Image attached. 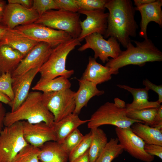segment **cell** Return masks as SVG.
Returning a JSON list of instances; mask_svg holds the SVG:
<instances>
[{
  "label": "cell",
  "instance_id": "cell-1",
  "mask_svg": "<svg viewBox=\"0 0 162 162\" xmlns=\"http://www.w3.org/2000/svg\"><path fill=\"white\" fill-rule=\"evenodd\" d=\"M109 11L107 29L104 38H116L126 48L130 37H135L138 25L135 19V10L130 0H107Z\"/></svg>",
  "mask_w": 162,
  "mask_h": 162
},
{
  "label": "cell",
  "instance_id": "cell-2",
  "mask_svg": "<svg viewBox=\"0 0 162 162\" xmlns=\"http://www.w3.org/2000/svg\"><path fill=\"white\" fill-rule=\"evenodd\" d=\"M126 48L116 58L109 59L105 66L111 68L113 74L118 73L119 68L128 65H144L146 62L162 61V52L151 40L142 41H130Z\"/></svg>",
  "mask_w": 162,
  "mask_h": 162
},
{
  "label": "cell",
  "instance_id": "cell-3",
  "mask_svg": "<svg viewBox=\"0 0 162 162\" xmlns=\"http://www.w3.org/2000/svg\"><path fill=\"white\" fill-rule=\"evenodd\" d=\"M39 92H29L22 104L13 112L6 113L4 125L9 126L18 121H25L31 124L44 122L51 127L54 123L52 114L43 103Z\"/></svg>",
  "mask_w": 162,
  "mask_h": 162
},
{
  "label": "cell",
  "instance_id": "cell-4",
  "mask_svg": "<svg viewBox=\"0 0 162 162\" xmlns=\"http://www.w3.org/2000/svg\"><path fill=\"white\" fill-rule=\"evenodd\" d=\"M81 45L77 39L72 38L53 48L47 60L40 68L39 72L40 77L38 82L50 80L60 76L68 79L70 77L74 71L66 68L67 58L76 46Z\"/></svg>",
  "mask_w": 162,
  "mask_h": 162
},
{
  "label": "cell",
  "instance_id": "cell-5",
  "mask_svg": "<svg viewBox=\"0 0 162 162\" xmlns=\"http://www.w3.org/2000/svg\"><path fill=\"white\" fill-rule=\"evenodd\" d=\"M125 108L117 106L114 103L107 102L101 106L88 119V127L91 129L97 128L101 125H111L116 127L126 128L130 127L134 123L144 122L128 118Z\"/></svg>",
  "mask_w": 162,
  "mask_h": 162
},
{
  "label": "cell",
  "instance_id": "cell-6",
  "mask_svg": "<svg viewBox=\"0 0 162 162\" xmlns=\"http://www.w3.org/2000/svg\"><path fill=\"white\" fill-rule=\"evenodd\" d=\"M80 14L64 10H50L44 13L34 23L63 31L74 39H77L81 32Z\"/></svg>",
  "mask_w": 162,
  "mask_h": 162
},
{
  "label": "cell",
  "instance_id": "cell-7",
  "mask_svg": "<svg viewBox=\"0 0 162 162\" xmlns=\"http://www.w3.org/2000/svg\"><path fill=\"white\" fill-rule=\"evenodd\" d=\"M28 144L23 136L22 121L5 126L0 132V162H12Z\"/></svg>",
  "mask_w": 162,
  "mask_h": 162
},
{
  "label": "cell",
  "instance_id": "cell-8",
  "mask_svg": "<svg viewBox=\"0 0 162 162\" xmlns=\"http://www.w3.org/2000/svg\"><path fill=\"white\" fill-rule=\"evenodd\" d=\"M75 93L70 88L42 93L43 101L52 114L55 122L74 112L75 107Z\"/></svg>",
  "mask_w": 162,
  "mask_h": 162
},
{
  "label": "cell",
  "instance_id": "cell-9",
  "mask_svg": "<svg viewBox=\"0 0 162 162\" xmlns=\"http://www.w3.org/2000/svg\"><path fill=\"white\" fill-rule=\"evenodd\" d=\"M22 35L39 43L43 42L54 48L72 38L66 32L33 23L14 28Z\"/></svg>",
  "mask_w": 162,
  "mask_h": 162
},
{
  "label": "cell",
  "instance_id": "cell-10",
  "mask_svg": "<svg viewBox=\"0 0 162 162\" xmlns=\"http://www.w3.org/2000/svg\"><path fill=\"white\" fill-rule=\"evenodd\" d=\"M86 43L79 48L78 50L83 51L88 49H92L94 52L95 59L98 58L105 63L109 60V58H116L122 51L120 43L114 37H111L107 40L101 34L95 33L86 37Z\"/></svg>",
  "mask_w": 162,
  "mask_h": 162
},
{
  "label": "cell",
  "instance_id": "cell-11",
  "mask_svg": "<svg viewBox=\"0 0 162 162\" xmlns=\"http://www.w3.org/2000/svg\"><path fill=\"white\" fill-rule=\"evenodd\" d=\"M115 130L119 144L132 156L145 162L154 160V156L145 151L144 142L132 131L130 127H116Z\"/></svg>",
  "mask_w": 162,
  "mask_h": 162
},
{
  "label": "cell",
  "instance_id": "cell-12",
  "mask_svg": "<svg viewBox=\"0 0 162 162\" xmlns=\"http://www.w3.org/2000/svg\"><path fill=\"white\" fill-rule=\"evenodd\" d=\"M48 44L39 42L22 60L11 73L12 78L20 77L31 69L41 66L47 60L53 49Z\"/></svg>",
  "mask_w": 162,
  "mask_h": 162
},
{
  "label": "cell",
  "instance_id": "cell-13",
  "mask_svg": "<svg viewBox=\"0 0 162 162\" xmlns=\"http://www.w3.org/2000/svg\"><path fill=\"white\" fill-rule=\"evenodd\" d=\"M39 16L32 8H27L20 4H7L4 11L2 22L9 29L34 23Z\"/></svg>",
  "mask_w": 162,
  "mask_h": 162
},
{
  "label": "cell",
  "instance_id": "cell-14",
  "mask_svg": "<svg viewBox=\"0 0 162 162\" xmlns=\"http://www.w3.org/2000/svg\"><path fill=\"white\" fill-rule=\"evenodd\" d=\"M24 138L29 144L40 148L45 143L57 141L56 134L53 127H51L44 122L30 123L22 121Z\"/></svg>",
  "mask_w": 162,
  "mask_h": 162
},
{
  "label": "cell",
  "instance_id": "cell-15",
  "mask_svg": "<svg viewBox=\"0 0 162 162\" xmlns=\"http://www.w3.org/2000/svg\"><path fill=\"white\" fill-rule=\"evenodd\" d=\"M78 13L86 16L84 20L80 22L81 32L77 39L80 42L92 34H105L107 28L108 12L105 13L103 10H80Z\"/></svg>",
  "mask_w": 162,
  "mask_h": 162
},
{
  "label": "cell",
  "instance_id": "cell-16",
  "mask_svg": "<svg viewBox=\"0 0 162 162\" xmlns=\"http://www.w3.org/2000/svg\"><path fill=\"white\" fill-rule=\"evenodd\" d=\"M40 67H37L31 69L20 77L12 78L14 98L8 104L11 107V112L15 111L26 100L29 93L32 83Z\"/></svg>",
  "mask_w": 162,
  "mask_h": 162
},
{
  "label": "cell",
  "instance_id": "cell-17",
  "mask_svg": "<svg viewBox=\"0 0 162 162\" xmlns=\"http://www.w3.org/2000/svg\"><path fill=\"white\" fill-rule=\"evenodd\" d=\"M162 0H155L151 3L135 7V10L140 13L141 20L140 24L139 36L144 39L148 38L147 28L148 24L151 22H154L162 26Z\"/></svg>",
  "mask_w": 162,
  "mask_h": 162
},
{
  "label": "cell",
  "instance_id": "cell-18",
  "mask_svg": "<svg viewBox=\"0 0 162 162\" xmlns=\"http://www.w3.org/2000/svg\"><path fill=\"white\" fill-rule=\"evenodd\" d=\"M117 86L130 92L133 97V100L130 104H126L127 112L150 108H158L161 105L157 101H150L149 98L148 92L147 88H135L125 85L118 84Z\"/></svg>",
  "mask_w": 162,
  "mask_h": 162
},
{
  "label": "cell",
  "instance_id": "cell-19",
  "mask_svg": "<svg viewBox=\"0 0 162 162\" xmlns=\"http://www.w3.org/2000/svg\"><path fill=\"white\" fill-rule=\"evenodd\" d=\"M78 80L79 87L75 93V107L73 113L77 115L80 113L82 108L87 105L91 98L104 93V91L99 90L97 85L93 82L81 78Z\"/></svg>",
  "mask_w": 162,
  "mask_h": 162
},
{
  "label": "cell",
  "instance_id": "cell-20",
  "mask_svg": "<svg viewBox=\"0 0 162 162\" xmlns=\"http://www.w3.org/2000/svg\"><path fill=\"white\" fill-rule=\"evenodd\" d=\"M112 74L111 68L98 63L94 58L90 56L81 79L97 85L110 80Z\"/></svg>",
  "mask_w": 162,
  "mask_h": 162
},
{
  "label": "cell",
  "instance_id": "cell-21",
  "mask_svg": "<svg viewBox=\"0 0 162 162\" xmlns=\"http://www.w3.org/2000/svg\"><path fill=\"white\" fill-rule=\"evenodd\" d=\"M0 41L18 51L24 58L38 43L22 35L14 29H8Z\"/></svg>",
  "mask_w": 162,
  "mask_h": 162
},
{
  "label": "cell",
  "instance_id": "cell-22",
  "mask_svg": "<svg viewBox=\"0 0 162 162\" xmlns=\"http://www.w3.org/2000/svg\"><path fill=\"white\" fill-rule=\"evenodd\" d=\"M24 58L18 51L0 41V72L11 73Z\"/></svg>",
  "mask_w": 162,
  "mask_h": 162
},
{
  "label": "cell",
  "instance_id": "cell-23",
  "mask_svg": "<svg viewBox=\"0 0 162 162\" xmlns=\"http://www.w3.org/2000/svg\"><path fill=\"white\" fill-rule=\"evenodd\" d=\"M38 159L42 162H67L69 154L56 141L45 143L40 148Z\"/></svg>",
  "mask_w": 162,
  "mask_h": 162
},
{
  "label": "cell",
  "instance_id": "cell-24",
  "mask_svg": "<svg viewBox=\"0 0 162 162\" xmlns=\"http://www.w3.org/2000/svg\"><path fill=\"white\" fill-rule=\"evenodd\" d=\"M89 120H82L78 115L72 113L66 116L53 125L57 141L61 144L64 140L80 126L88 122Z\"/></svg>",
  "mask_w": 162,
  "mask_h": 162
},
{
  "label": "cell",
  "instance_id": "cell-25",
  "mask_svg": "<svg viewBox=\"0 0 162 162\" xmlns=\"http://www.w3.org/2000/svg\"><path fill=\"white\" fill-rule=\"evenodd\" d=\"M130 128L145 144L162 146V130L140 122L134 123Z\"/></svg>",
  "mask_w": 162,
  "mask_h": 162
},
{
  "label": "cell",
  "instance_id": "cell-26",
  "mask_svg": "<svg viewBox=\"0 0 162 162\" xmlns=\"http://www.w3.org/2000/svg\"><path fill=\"white\" fill-rule=\"evenodd\" d=\"M92 141L88 150L89 162H95L107 142L106 134L101 129L97 128L91 129Z\"/></svg>",
  "mask_w": 162,
  "mask_h": 162
},
{
  "label": "cell",
  "instance_id": "cell-27",
  "mask_svg": "<svg viewBox=\"0 0 162 162\" xmlns=\"http://www.w3.org/2000/svg\"><path fill=\"white\" fill-rule=\"evenodd\" d=\"M71 86V83L68 79L60 76L50 80L41 82H38L32 89L45 93L70 89Z\"/></svg>",
  "mask_w": 162,
  "mask_h": 162
},
{
  "label": "cell",
  "instance_id": "cell-28",
  "mask_svg": "<svg viewBox=\"0 0 162 162\" xmlns=\"http://www.w3.org/2000/svg\"><path fill=\"white\" fill-rule=\"evenodd\" d=\"M124 150L117 138H111L95 162H111Z\"/></svg>",
  "mask_w": 162,
  "mask_h": 162
},
{
  "label": "cell",
  "instance_id": "cell-29",
  "mask_svg": "<svg viewBox=\"0 0 162 162\" xmlns=\"http://www.w3.org/2000/svg\"><path fill=\"white\" fill-rule=\"evenodd\" d=\"M158 108H150L127 112V115L130 118L141 121L145 124L152 126L157 114Z\"/></svg>",
  "mask_w": 162,
  "mask_h": 162
},
{
  "label": "cell",
  "instance_id": "cell-30",
  "mask_svg": "<svg viewBox=\"0 0 162 162\" xmlns=\"http://www.w3.org/2000/svg\"><path fill=\"white\" fill-rule=\"evenodd\" d=\"M40 151L39 148L28 144L16 155L12 162H39Z\"/></svg>",
  "mask_w": 162,
  "mask_h": 162
},
{
  "label": "cell",
  "instance_id": "cell-31",
  "mask_svg": "<svg viewBox=\"0 0 162 162\" xmlns=\"http://www.w3.org/2000/svg\"><path fill=\"white\" fill-rule=\"evenodd\" d=\"M92 138L91 131L84 135V137L76 146L69 153L68 160L71 162L81 156L88 151L91 142Z\"/></svg>",
  "mask_w": 162,
  "mask_h": 162
},
{
  "label": "cell",
  "instance_id": "cell-32",
  "mask_svg": "<svg viewBox=\"0 0 162 162\" xmlns=\"http://www.w3.org/2000/svg\"><path fill=\"white\" fill-rule=\"evenodd\" d=\"M84 136L77 128L69 134L60 144L63 149L69 154L81 141Z\"/></svg>",
  "mask_w": 162,
  "mask_h": 162
},
{
  "label": "cell",
  "instance_id": "cell-33",
  "mask_svg": "<svg viewBox=\"0 0 162 162\" xmlns=\"http://www.w3.org/2000/svg\"><path fill=\"white\" fill-rule=\"evenodd\" d=\"M12 82L10 73H7L1 74L0 77V92L8 96L11 101H13L14 98Z\"/></svg>",
  "mask_w": 162,
  "mask_h": 162
},
{
  "label": "cell",
  "instance_id": "cell-34",
  "mask_svg": "<svg viewBox=\"0 0 162 162\" xmlns=\"http://www.w3.org/2000/svg\"><path fill=\"white\" fill-rule=\"evenodd\" d=\"M107 0H76L80 10H105Z\"/></svg>",
  "mask_w": 162,
  "mask_h": 162
},
{
  "label": "cell",
  "instance_id": "cell-35",
  "mask_svg": "<svg viewBox=\"0 0 162 162\" xmlns=\"http://www.w3.org/2000/svg\"><path fill=\"white\" fill-rule=\"evenodd\" d=\"M32 8L37 12L39 17L47 11L59 10L54 0H34Z\"/></svg>",
  "mask_w": 162,
  "mask_h": 162
},
{
  "label": "cell",
  "instance_id": "cell-36",
  "mask_svg": "<svg viewBox=\"0 0 162 162\" xmlns=\"http://www.w3.org/2000/svg\"><path fill=\"white\" fill-rule=\"evenodd\" d=\"M59 10L78 13L80 9L76 0H54Z\"/></svg>",
  "mask_w": 162,
  "mask_h": 162
},
{
  "label": "cell",
  "instance_id": "cell-37",
  "mask_svg": "<svg viewBox=\"0 0 162 162\" xmlns=\"http://www.w3.org/2000/svg\"><path fill=\"white\" fill-rule=\"evenodd\" d=\"M144 149L146 152L150 155L157 156L162 159V146L145 144Z\"/></svg>",
  "mask_w": 162,
  "mask_h": 162
},
{
  "label": "cell",
  "instance_id": "cell-38",
  "mask_svg": "<svg viewBox=\"0 0 162 162\" xmlns=\"http://www.w3.org/2000/svg\"><path fill=\"white\" fill-rule=\"evenodd\" d=\"M143 84L149 90H152L158 95V98L157 101L160 104L162 102V86L157 85L153 84L146 79L143 81Z\"/></svg>",
  "mask_w": 162,
  "mask_h": 162
},
{
  "label": "cell",
  "instance_id": "cell-39",
  "mask_svg": "<svg viewBox=\"0 0 162 162\" xmlns=\"http://www.w3.org/2000/svg\"><path fill=\"white\" fill-rule=\"evenodd\" d=\"M33 0H8V3L20 4L27 8L32 7Z\"/></svg>",
  "mask_w": 162,
  "mask_h": 162
},
{
  "label": "cell",
  "instance_id": "cell-40",
  "mask_svg": "<svg viewBox=\"0 0 162 162\" xmlns=\"http://www.w3.org/2000/svg\"><path fill=\"white\" fill-rule=\"evenodd\" d=\"M162 124V105H160L158 108L157 114L154 118L153 123L151 127L158 124Z\"/></svg>",
  "mask_w": 162,
  "mask_h": 162
},
{
  "label": "cell",
  "instance_id": "cell-41",
  "mask_svg": "<svg viewBox=\"0 0 162 162\" xmlns=\"http://www.w3.org/2000/svg\"><path fill=\"white\" fill-rule=\"evenodd\" d=\"M2 103L0 102V130L2 129L4 125V120L6 113L5 108Z\"/></svg>",
  "mask_w": 162,
  "mask_h": 162
},
{
  "label": "cell",
  "instance_id": "cell-42",
  "mask_svg": "<svg viewBox=\"0 0 162 162\" xmlns=\"http://www.w3.org/2000/svg\"><path fill=\"white\" fill-rule=\"evenodd\" d=\"M88 151L81 156L69 162H89Z\"/></svg>",
  "mask_w": 162,
  "mask_h": 162
},
{
  "label": "cell",
  "instance_id": "cell-43",
  "mask_svg": "<svg viewBox=\"0 0 162 162\" xmlns=\"http://www.w3.org/2000/svg\"><path fill=\"white\" fill-rule=\"evenodd\" d=\"M155 0H134V5L135 7H138L141 6L151 3Z\"/></svg>",
  "mask_w": 162,
  "mask_h": 162
},
{
  "label": "cell",
  "instance_id": "cell-44",
  "mask_svg": "<svg viewBox=\"0 0 162 162\" xmlns=\"http://www.w3.org/2000/svg\"><path fill=\"white\" fill-rule=\"evenodd\" d=\"M6 4L5 1L0 0V23L2 22L4 11Z\"/></svg>",
  "mask_w": 162,
  "mask_h": 162
},
{
  "label": "cell",
  "instance_id": "cell-45",
  "mask_svg": "<svg viewBox=\"0 0 162 162\" xmlns=\"http://www.w3.org/2000/svg\"><path fill=\"white\" fill-rule=\"evenodd\" d=\"M114 103L119 107L122 108H126L125 102L118 98L114 99Z\"/></svg>",
  "mask_w": 162,
  "mask_h": 162
},
{
  "label": "cell",
  "instance_id": "cell-46",
  "mask_svg": "<svg viewBox=\"0 0 162 162\" xmlns=\"http://www.w3.org/2000/svg\"><path fill=\"white\" fill-rule=\"evenodd\" d=\"M10 101L11 100L8 96L0 92V102L8 104Z\"/></svg>",
  "mask_w": 162,
  "mask_h": 162
},
{
  "label": "cell",
  "instance_id": "cell-47",
  "mask_svg": "<svg viewBox=\"0 0 162 162\" xmlns=\"http://www.w3.org/2000/svg\"><path fill=\"white\" fill-rule=\"evenodd\" d=\"M8 29L4 26L0 25V41L2 39Z\"/></svg>",
  "mask_w": 162,
  "mask_h": 162
},
{
  "label": "cell",
  "instance_id": "cell-48",
  "mask_svg": "<svg viewBox=\"0 0 162 162\" xmlns=\"http://www.w3.org/2000/svg\"><path fill=\"white\" fill-rule=\"evenodd\" d=\"M1 76V73H0V77Z\"/></svg>",
  "mask_w": 162,
  "mask_h": 162
},
{
  "label": "cell",
  "instance_id": "cell-49",
  "mask_svg": "<svg viewBox=\"0 0 162 162\" xmlns=\"http://www.w3.org/2000/svg\"><path fill=\"white\" fill-rule=\"evenodd\" d=\"M41 162V161H40V162Z\"/></svg>",
  "mask_w": 162,
  "mask_h": 162
},
{
  "label": "cell",
  "instance_id": "cell-50",
  "mask_svg": "<svg viewBox=\"0 0 162 162\" xmlns=\"http://www.w3.org/2000/svg\"><path fill=\"white\" fill-rule=\"evenodd\" d=\"M1 130H0V132Z\"/></svg>",
  "mask_w": 162,
  "mask_h": 162
}]
</instances>
